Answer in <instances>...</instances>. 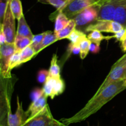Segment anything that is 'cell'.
<instances>
[{
  "instance_id": "6da1fadb",
  "label": "cell",
  "mask_w": 126,
  "mask_h": 126,
  "mask_svg": "<svg viewBox=\"0 0 126 126\" xmlns=\"http://www.w3.org/2000/svg\"><path fill=\"white\" fill-rule=\"evenodd\" d=\"M126 88L123 80L111 84L99 93L95 94L86 105L75 115L68 118L62 119L61 121L65 124L69 126L85 121L99 111L105 104Z\"/></svg>"
},
{
  "instance_id": "7a4b0ae2",
  "label": "cell",
  "mask_w": 126,
  "mask_h": 126,
  "mask_svg": "<svg viewBox=\"0 0 126 126\" xmlns=\"http://www.w3.org/2000/svg\"><path fill=\"white\" fill-rule=\"evenodd\" d=\"M22 126H68L53 117L49 105L38 114L28 118Z\"/></svg>"
},
{
  "instance_id": "3957f363",
  "label": "cell",
  "mask_w": 126,
  "mask_h": 126,
  "mask_svg": "<svg viewBox=\"0 0 126 126\" xmlns=\"http://www.w3.org/2000/svg\"><path fill=\"white\" fill-rule=\"evenodd\" d=\"M16 51L14 43H6L0 47V70L3 78H10L9 62L11 56Z\"/></svg>"
},
{
  "instance_id": "277c9868",
  "label": "cell",
  "mask_w": 126,
  "mask_h": 126,
  "mask_svg": "<svg viewBox=\"0 0 126 126\" xmlns=\"http://www.w3.org/2000/svg\"><path fill=\"white\" fill-rule=\"evenodd\" d=\"M16 18L12 14L9 2L2 23L0 25L3 28L6 38V43H14L17 33L16 31Z\"/></svg>"
},
{
  "instance_id": "5b68a950",
  "label": "cell",
  "mask_w": 126,
  "mask_h": 126,
  "mask_svg": "<svg viewBox=\"0 0 126 126\" xmlns=\"http://www.w3.org/2000/svg\"><path fill=\"white\" fill-rule=\"evenodd\" d=\"M124 28L121 23L113 20H97V22L87 26L86 31L89 32L93 30H98L101 32L116 33Z\"/></svg>"
},
{
  "instance_id": "8992f818",
  "label": "cell",
  "mask_w": 126,
  "mask_h": 126,
  "mask_svg": "<svg viewBox=\"0 0 126 126\" xmlns=\"http://www.w3.org/2000/svg\"><path fill=\"white\" fill-rule=\"evenodd\" d=\"M17 107L15 114H12L11 106L8 103L7 111V126H22L25 121L28 119L26 111L25 112L22 107V103L20 102L19 98H17Z\"/></svg>"
},
{
  "instance_id": "52a82bcc",
  "label": "cell",
  "mask_w": 126,
  "mask_h": 126,
  "mask_svg": "<svg viewBox=\"0 0 126 126\" xmlns=\"http://www.w3.org/2000/svg\"><path fill=\"white\" fill-rule=\"evenodd\" d=\"M126 67V66H123V65L118 64V63H116L113 65L111 69L110 72L109 73L107 78L105 79L102 85L98 88L95 94L99 93L102 90H104L107 86H109L110 85L113 84V83L124 80V75Z\"/></svg>"
},
{
  "instance_id": "ba28073f",
  "label": "cell",
  "mask_w": 126,
  "mask_h": 126,
  "mask_svg": "<svg viewBox=\"0 0 126 126\" xmlns=\"http://www.w3.org/2000/svg\"><path fill=\"white\" fill-rule=\"evenodd\" d=\"M91 6H95L92 0H73L63 10L62 12L71 19L85 9Z\"/></svg>"
},
{
  "instance_id": "9c48e42d",
  "label": "cell",
  "mask_w": 126,
  "mask_h": 126,
  "mask_svg": "<svg viewBox=\"0 0 126 126\" xmlns=\"http://www.w3.org/2000/svg\"><path fill=\"white\" fill-rule=\"evenodd\" d=\"M98 15V7L91 6L87 7L73 18L76 26L82 27L92 21H97Z\"/></svg>"
},
{
  "instance_id": "30bf717a",
  "label": "cell",
  "mask_w": 126,
  "mask_h": 126,
  "mask_svg": "<svg viewBox=\"0 0 126 126\" xmlns=\"http://www.w3.org/2000/svg\"><path fill=\"white\" fill-rule=\"evenodd\" d=\"M47 96H46L44 94L38 100L34 101H32L28 109L26 111V113H27L28 118H30V117H33L35 115L38 114L46 107V106L47 105Z\"/></svg>"
},
{
  "instance_id": "8fae6325",
  "label": "cell",
  "mask_w": 126,
  "mask_h": 126,
  "mask_svg": "<svg viewBox=\"0 0 126 126\" xmlns=\"http://www.w3.org/2000/svg\"><path fill=\"white\" fill-rule=\"evenodd\" d=\"M50 20H52V19H55V28H54V32H59L62 29L66 27L70 21V19L62 12H53L49 17Z\"/></svg>"
},
{
  "instance_id": "7c38bea8",
  "label": "cell",
  "mask_w": 126,
  "mask_h": 126,
  "mask_svg": "<svg viewBox=\"0 0 126 126\" xmlns=\"http://www.w3.org/2000/svg\"><path fill=\"white\" fill-rule=\"evenodd\" d=\"M18 28H17V35L23 36V37H28L30 39H33L34 35L32 33L30 28L27 24V21L25 18L24 15L21 17V18L18 20Z\"/></svg>"
},
{
  "instance_id": "4fadbf2b",
  "label": "cell",
  "mask_w": 126,
  "mask_h": 126,
  "mask_svg": "<svg viewBox=\"0 0 126 126\" xmlns=\"http://www.w3.org/2000/svg\"><path fill=\"white\" fill-rule=\"evenodd\" d=\"M38 2L44 4H49L56 8L54 12H62L63 10L73 0H37Z\"/></svg>"
},
{
  "instance_id": "5bb4252c",
  "label": "cell",
  "mask_w": 126,
  "mask_h": 126,
  "mask_svg": "<svg viewBox=\"0 0 126 126\" xmlns=\"http://www.w3.org/2000/svg\"><path fill=\"white\" fill-rule=\"evenodd\" d=\"M58 40H58L57 37L56 35V33L55 32H53L52 31H47L46 34L43 42H41V43L39 46V47L37 49L36 51V54H38L43 49L46 48L47 46H49L50 44H52V43H55V42H56Z\"/></svg>"
},
{
  "instance_id": "9a60e30c",
  "label": "cell",
  "mask_w": 126,
  "mask_h": 126,
  "mask_svg": "<svg viewBox=\"0 0 126 126\" xmlns=\"http://www.w3.org/2000/svg\"><path fill=\"white\" fill-rule=\"evenodd\" d=\"M113 21L122 25L126 28V4L119 5L114 12Z\"/></svg>"
},
{
  "instance_id": "2e32d148",
  "label": "cell",
  "mask_w": 126,
  "mask_h": 126,
  "mask_svg": "<svg viewBox=\"0 0 126 126\" xmlns=\"http://www.w3.org/2000/svg\"><path fill=\"white\" fill-rule=\"evenodd\" d=\"M76 27V23L75 22V19H71L70 20L68 23L66 27H64L63 29L60 30L59 32H57L56 35L57 37L58 40H62L64 39V38H66L70 34L71 32L75 29Z\"/></svg>"
},
{
  "instance_id": "e0dca14e",
  "label": "cell",
  "mask_w": 126,
  "mask_h": 126,
  "mask_svg": "<svg viewBox=\"0 0 126 126\" xmlns=\"http://www.w3.org/2000/svg\"><path fill=\"white\" fill-rule=\"evenodd\" d=\"M32 43V39L28 37L17 35L15 39L14 44L16 47V51H22L23 49L30 45Z\"/></svg>"
},
{
  "instance_id": "ac0fdd59",
  "label": "cell",
  "mask_w": 126,
  "mask_h": 126,
  "mask_svg": "<svg viewBox=\"0 0 126 126\" xmlns=\"http://www.w3.org/2000/svg\"><path fill=\"white\" fill-rule=\"evenodd\" d=\"M87 37L92 43H95L100 46L102 40H108L113 38V36H104L100 31L93 30L91 33H89Z\"/></svg>"
},
{
  "instance_id": "d6986e66",
  "label": "cell",
  "mask_w": 126,
  "mask_h": 126,
  "mask_svg": "<svg viewBox=\"0 0 126 126\" xmlns=\"http://www.w3.org/2000/svg\"><path fill=\"white\" fill-rule=\"evenodd\" d=\"M9 4L12 14L18 21L23 16L22 2L20 0H11Z\"/></svg>"
},
{
  "instance_id": "ffe728a7",
  "label": "cell",
  "mask_w": 126,
  "mask_h": 126,
  "mask_svg": "<svg viewBox=\"0 0 126 126\" xmlns=\"http://www.w3.org/2000/svg\"><path fill=\"white\" fill-rule=\"evenodd\" d=\"M49 76L53 77L60 78V68L58 64V56L57 54H54L50 61L49 67Z\"/></svg>"
},
{
  "instance_id": "44dd1931",
  "label": "cell",
  "mask_w": 126,
  "mask_h": 126,
  "mask_svg": "<svg viewBox=\"0 0 126 126\" xmlns=\"http://www.w3.org/2000/svg\"><path fill=\"white\" fill-rule=\"evenodd\" d=\"M57 79H59V78L48 76L46 81L44 83V86H43V90L44 95L46 96H47V97L49 96L50 98H51L52 95L54 84H55V82L57 80Z\"/></svg>"
},
{
  "instance_id": "7402d4cb",
  "label": "cell",
  "mask_w": 126,
  "mask_h": 126,
  "mask_svg": "<svg viewBox=\"0 0 126 126\" xmlns=\"http://www.w3.org/2000/svg\"><path fill=\"white\" fill-rule=\"evenodd\" d=\"M36 54V53L34 48L31 46V44L29 45L21 51L20 64H22L23 63H25L29 61Z\"/></svg>"
},
{
  "instance_id": "603a6c76",
  "label": "cell",
  "mask_w": 126,
  "mask_h": 126,
  "mask_svg": "<svg viewBox=\"0 0 126 126\" xmlns=\"http://www.w3.org/2000/svg\"><path fill=\"white\" fill-rule=\"evenodd\" d=\"M87 36L84 33L75 28L66 38L73 44H80V43Z\"/></svg>"
},
{
  "instance_id": "cb8c5ba5",
  "label": "cell",
  "mask_w": 126,
  "mask_h": 126,
  "mask_svg": "<svg viewBox=\"0 0 126 126\" xmlns=\"http://www.w3.org/2000/svg\"><path fill=\"white\" fill-rule=\"evenodd\" d=\"M64 90H65V83H64V81L61 78H59L56 80L55 84H54L52 95L50 98L52 100L56 96H58V95L62 93Z\"/></svg>"
},
{
  "instance_id": "d4e9b609",
  "label": "cell",
  "mask_w": 126,
  "mask_h": 126,
  "mask_svg": "<svg viewBox=\"0 0 126 126\" xmlns=\"http://www.w3.org/2000/svg\"><path fill=\"white\" fill-rule=\"evenodd\" d=\"M91 42L87 38V37L85 38L82 42L80 43V48H81V51H80V58L81 59H84L86 58L89 52L90 51L91 48Z\"/></svg>"
},
{
  "instance_id": "484cf974",
  "label": "cell",
  "mask_w": 126,
  "mask_h": 126,
  "mask_svg": "<svg viewBox=\"0 0 126 126\" xmlns=\"http://www.w3.org/2000/svg\"><path fill=\"white\" fill-rule=\"evenodd\" d=\"M21 61V51H16L13 55L11 56L9 62V70L11 71L12 69L19 66L20 65Z\"/></svg>"
},
{
  "instance_id": "4316f807",
  "label": "cell",
  "mask_w": 126,
  "mask_h": 126,
  "mask_svg": "<svg viewBox=\"0 0 126 126\" xmlns=\"http://www.w3.org/2000/svg\"><path fill=\"white\" fill-rule=\"evenodd\" d=\"M46 32H46H43V33H40V34L36 35L33 36V39H32V44H31V46L34 48L35 51H36L38 48L39 47V46L40 45L41 42H43V39H44V37H45L46 34Z\"/></svg>"
},
{
  "instance_id": "83f0119b",
  "label": "cell",
  "mask_w": 126,
  "mask_h": 126,
  "mask_svg": "<svg viewBox=\"0 0 126 126\" xmlns=\"http://www.w3.org/2000/svg\"><path fill=\"white\" fill-rule=\"evenodd\" d=\"M48 76H49V71L42 69L38 72V75H37V80L39 83H41V84L44 83V84L46 81Z\"/></svg>"
},
{
  "instance_id": "f1b7e54d",
  "label": "cell",
  "mask_w": 126,
  "mask_h": 126,
  "mask_svg": "<svg viewBox=\"0 0 126 126\" xmlns=\"http://www.w3.org/2000/svg\"><path fill=\"white\" fill-rule=\"evenodd\" d=\"M43 95H44V92H43V89L35 88L31 93V100H32V101H34L41 97Z\"/></svg>"
},
{
  "instance_id": "f546056e",
  "label": "cell",
  "mask_w": 126,
  "mask_h": 126,
  "mask_svg": "<svg viewBox=\"0 0 126 126\" xmlns=\"http://www.w3.org/2000/svg\"><path fill=\"white\" fill-rule=\"evenodd\" d=\"M113 38H115L117 40L120 42L121 43L123 42L126 38V28H124L121 30L114 33V35H113Z\"/></svg>"
},
{
  "instance_id": "4dcf8cb0",
  "label": "cell",
  "mask_w": 126,
  "mask_h": 126,
  "mask_svg": "<svg viewBox=\"0 0 126 126\" xmlns=\"http://www.w3.org/2000/svg\"><path fill=\"white\" fill-rule=\"evenodd\" d=\"M68 53L70 54L73 53V54H76L80 53V51H81L80 44H73L72 43H70V44L68 45Z\"/></svg>"
},
{
  "instance_id": "1f68e13d",
  "label": "cell",
  "mask_w": 126,
  "mask_h": 126,
  "mask_svg": "<svg viewBox=\"0 0 126 126\" xmlns=\"http://www.w3.org/2000/svg\"><path fill=\"white\" fill-rule=\"evenodd\" d=\"M107 2L114 9H116L117 7L119 5L126 4V0H108Z\"/></svg>"
},
{
  "instance_id": "d6a6232c",
  "label": "cell",
  "mask_w": 126,
  "mask_h": 126,
  "mask_svg": "<svg viewBox=\"0 0 126 126\" xmlns=\"http://www.w3.org/2000/svg\"><path fill=\"white\" fill-rule=\"evenodd\" d=\"M6 43V38L4 32L3 28L0 25V44L2 45Z\"/></svg>"
},
{
  "instance_id": "836d02e7",
  "label": "cell",
  "mask_w": 126,
  "mask_h": 126,
  "mask_svg": "<svg viewBox=\"0 0 126 126\" xmlns=\"http://www.w3.org/2000/svg\"><path fill=\"white\" fill-rule=\"evenodd\" d=\"M100 46L98 44H95V43H94L91 42V48H90V51H91L92 53H98L100 51Z\"/></svg>"
},
{
  "instance_id": "e575fe53",
  "label": "cell",
  "mask_w": 126,
  "mask_h": 126,
  "mask_svg": "<svg viewBox=\"0 0 126 126\" xmlns=\"http://www.w3.org/2000/svg\"><path fill=\"white\" fill-rule=\"evenodd\" d=\"M116 63L123 66H126V53L116 62Z\"/></svg>"
},
{
  "instance_id": "d590c367",
  "label": "cell",
  "mask_w": 126,
  "mask_h": 126,
  "mask_svg": "<svg viewBox=\"0 0 126 126\" xmlns=\"http://www.w3.org/2000/svg\"><path fill=\"white\" fill-rule=\"evenodd\" d=\"M94 2V3L95 4L96 6H98V7H100L101 5L103 4V3H105V2H107L108 0H92Z\"/></svg>"
},
{
  "instance_id": "8d00e7d4",
  "label": "cell",
  "mask_w": 126,
  "mask_h": 126,
  "mask_svg": "<svg viewBox=\"0 0 126 126\" xmlns=\"http://www.w3.org/2000/svg\"><path fill=\"white\" fill-rule=\"evenodd\" d=\"M121 49L122 50H123V51L126 52V38L123 42H121Z\"/></svg>"
},
{
  "instance_id": "74e56055",
  "label": "cell",
  "mask_w": 126,
  "mask_h": 126,
  "mask_svg": "<svg viewBox=\"0 0 126 126\" xmlns=\"http://www.w3.org/2000/svg\"><path fill=\"white\" fill-rule=\"evenodd\" d=\"M123 81H124V85L126 87V79H124V80H123Z\"/></svg>"
},
{
  "instance_id": "f35d334b",
  "label": "cell",
  "mask_w": 126,
  "mask_h": 126,
  "mask_svg": "<svg viewBox=\"0 0 126 126\" xmlns=\"http://www.w3.org/2000/svg\"><path fill=\"white\" fill-rule=\"evenodd\" d=\"M126 79V70H125V72H124V79Z\"/></svg>"
}]
</instances>
